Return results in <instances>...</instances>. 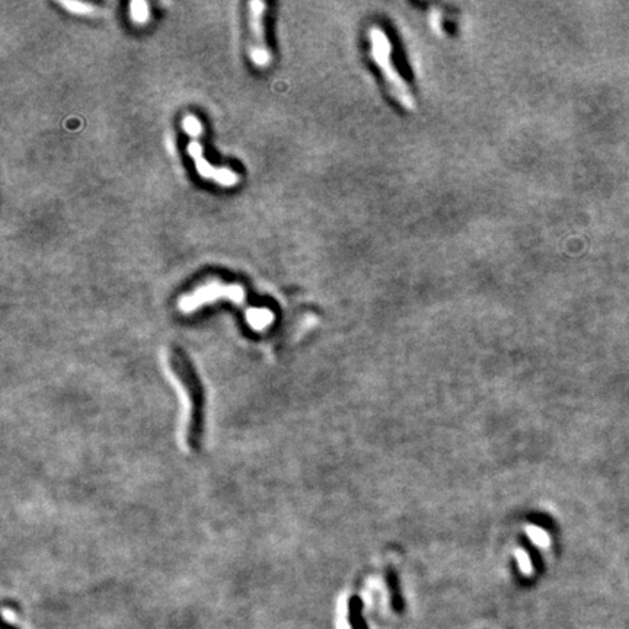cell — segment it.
<instances>
[{"instance_id": "obj_5", "label": "cell", "mask_w": 629, "mask_h": 629, "mask_svg": "<svg viewBox=\"0 0 629 629\" xmlns=\"http://www.w3.org/2000/svg\"><path fill=\"white\" fill-rule=\"evenodd\" d=\"M266 4L254 0L248 5L249 13V34L251 46L249 56L254 66L258 69H266L271 65V51L266 43V28H264V15H266Z\"/></svg>"}, {"instance_id": "obj_4", "label": "cell", "mask_w": 629, "mask_h": 629, "mask_svg": "<svg viewBox=\"0 0 629 629\" xmlns=\"http://www.w3.org/2000/svg\"><path fill=\"white\" fill-rule=\"evenodd\" d=\"M245 289L240 284H226L219 278H213L200 284L190 293L181 296L178 300V309L182 313H191L216 300L226 299L235 303H242L245 300Z\"/></svg>"}, {"instance_id": "obj_1", "label": "cell", "mask_w": 629, "mask_h": 629, "mask_svg": "<svg viewBox=\"0 0 629 629\" xmlns=\"http://www.w3.org/2000/svg\"><path fill=\"white\" fill-rule=\"evenodd\" d=\"M168 364L188 401L186 441L191 450H197L205 434V391L193 363L179 350L172 349L168 351Z\"/></svg>"}, {"instance_id": "obj_3", "label": "cell", "mask_w": 629, "mask_h": 629, "mask_svg": "<svg viewBox=\"0 0 629 629\" xmlns=\"http://www.w3.org/2000/svg\"><path fill=\"white\" fill-rule=\"evenodd\" d=\"M181 126H182L184 133L190 137V141L187 145V153L191 156V159L194 162L197 174L202 179L216 182V184L220 187L232 188V187L238 186L239 175L235 171H232L231 168H226V167L217 168V167L212 165L210 162L205 157V149H202V143H201V136H202L201 121L194 114H186L184 117H182Z\"/></svg>"}, {"instance_id": "obj_8", "label": "cell", "mask_w": 629, "mask_h": 629, "mask_svg": "<svg viewBox=\"0 0 629 629\" xmlns=\"http://www.w3.org/2000/svg\"><path fill=\"white\" fill-rule=\"evenodd\" d=\"M60 6H63L66 11L74 13V15H84V16H92L99 12V9L91 4H80V2H58Z\"/></svg>"}, {"instance_id": "obj_7", "label": "cell", "mask_w": 629, "mask_h": 629, "mask_svg": "<svg viewBox=\"0 0 629 629\" xmlns=\"http://www.w3.org/2000/svg\"><path fill=\"white\" fill-rule=\"evenodd\" d=\"M130 16L133 19V22H136L137 25H145L149 21V5L146 2H141V0H137V2H131L130 5Z\"/></svg>"}, {"instance_id": "obj_2", "label": "cell", "mask_w": 629, "mask_h": 629, "mask_svg": "<svg viewBox=\"0 0 629 629\" xmlns=\"http://www.w3.org/2000/svg\"><path fill=\"white\" fill-rule=\"evenodd\" d=\"M370 57L380 70L384 84L391 95L403 108H414V96L410 86L405 84L403 77L392 62V44L382 28L372 27L368 32Z\"/></svg>"}, {"instance_id": "obj_6", "label": "cell", "mask_w": 629, "mask_h": 629, "mask_svg": "<svg viewBox=\"0 0 629 629\" xmlns=\"http://www.w3.org/2000/svg\"><path fill=\"white\" fill-rule=\"evenodd\" d=\"M273 312L264 308H251L247 312V320L252 328L262 330L268 327L273 320Z\"/></svg>"}]
</instances>
